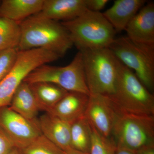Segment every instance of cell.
Returning a JSON list of instances; mask_svg holds the SVG:
<instances>
[{
	"label": "cell",
	"mask_w": 154,
	"mask_h": 154,
	"mask_svg": "<svg viewBox=\"0 0 154 154\" xmlns=\"http://www.w3.org/2000/svg\"><path fill=\"white\" fill-rule=\"evenodd\" d=\"M21 37L17 49L47 50L63 57L73 45L68 31L61 22L39 13L19 22Z\"/></svg>",
	"instance_id": "6da1fadb"
},
{
	"label": "cell",
	"mask_w": 154,
	"mask_h": 154,
	"mask_svg": "<svg viewBox=\"0 0 154 154\" xmlns=\"http://www.w3.org/2000/svg\"><path fill=\"white\" fill-rule=\"evenodd\" d=\"M107 97L119 112L154 116L153 95L119 61L114 93Z\"/></svg>",
	"instance_id": "7a4b0ae2"
},
{
	"label": "cell",
	"mask_w": 154,
	"mask_h": 154,
	"mask_svg": "<svg viewBox=\"0 0 154 154\" xmlns=\"http://www.w3.org/2000/svg\"><path fill=\"white\" fill-rule=\"evenodd\" d=\"M79 51L109 48L116 32L103 14L87 10L73 20L61 22Z\"/></svg>",
	"instance_id": "3957f363"
},
{
	"label": "cell",
	"mask_w": 154,
	"mask_h": 154,
	"mask_svg": "<svg viewBox=\"0 0 154 154\" xmlns=\"http://www.w3.org/2000/svg\"><path fill=\"white\" fill-rule=\"evenodd\" d=\"M80 51L90 95L111 96L115 90L119 60L109 48Z\"/></svg>",
	"instance_id": "277c9868"
},
{
	"label": "cell",
	"mask_w": 154,
	"mask_h": 154,
	"mask_svg": "<svg viewBox=\"0 0 154 154\" xmlns=\"http://www.w3.org/2000/svg\"><path fill=\"white\" fill-rule=\"evenodd\" d=\"M112 138L116 147L135 152L143 148L154 146V116L117 111Z\"/></svg>",
	"instance_id": "5b68a950"
},
{
	"label": "cell",
	"mask_w": 154,
	"mask_h": 154,
	"mask_svg": "<svg viewBox=\"0 0 154 154\" xmlns=\"http://www.w3.org/2000/svg\"><path fill=\"white\" fill-rule=\"evenodd\" d=\"M109 48L150 92L154 88V46L135 43L127 36L115 38Z\"/></svg>",
	"instance_id": "8992f818"
},
{
	"label": "cell",
	"mask_w": 154,
	"mask_h": 154,
	"mask_svg": "<svg viewBox=\"0 0 154 154\" xmlns=\"http://www.w3.org/2000/svg\"><path fill=\"white\" fill-rule=\"evenodd\" d=\"M23 82L29 85L42 82L52 83L68 92L90 95L86 82L82 55L80 51L66 66L42 65L31 72Z\"/></svg>",
	"instance_id": "52a82bcc"
},
{
	"label": "cell",
	"mask_w": 154,
	"mask_h": 154,
	"mask_svg": "<svg viewBox=\"0 0 154 154\" xmlns=\"http://www.w3.org/2000/svg\"><path fill=\"white\" fill-rule=\"evenodd\" d=\"M60 57L54 53L40 48L18 51L13 68L0 82V108L9 106L19 85L33 70Z\"/></svg>",
	"instance_id": "ba28073f"
},
{
	"label": "cell",
	"mask_w": 154,
	"mask_h": 154,
	"mask_svg": "<svg viewBox=\"0 0 154 154\" xmlns=\"http://www.w3.org/2000/svg\"><path fill=\"white\" fill-rule=\"evenodd\" d=\"M0 128L10 137L14 146L21 149L42 135L37 118L27 119L9 106L0 108Z\"/></svg>",
	"instance_id": "9c48e42d"
},
{
	"label": "cell",
	"mask_w": 154,
	"mask_h": 154,
	"mask_svg": "<svg viewBox=\"0 0 154 154\" xmlns=\"http://www.w3.org/2000/svg\"><path fill=\"white\" fill-rule=\"evenodd\" d=\"M117 111L107 96L91 94L84 116L99 133L110 138Z\"/></svg>",
	"instance_id": "30bf717a"
},
{
	"label": "cell",
	"mask_w": 154,
	"mask_h": 154,
	"mask_svg": "<svg viewBox=\"0 0 154 154\" xmlns=\"http://www.w3.org/2000/svg\"><path fill=\"white\" fill-rule=\"evenodd\" d=\"M127 36L141 45L154 46V4L146 3L125 29Z\"/></svg>",
	"instance_id": "8fae6325"
},
{
	"label": "cell",
	"mask_w": 154,
	"mask_h": 154,
	"mask_svg": "<svg viewBox=\"0 0 154 154\" xmlns=\"http://www.w3.org/2000/svg\"><path fill=\"white\" fill-rule=\"evenodd\" d=\"M42 134L64 152L72 149L71 145V123L45 113L37 119Z\"/></svg>",
	"instance_id": "7c38bea8"
},
{
	"label": "cell",
	"mask_w": 154,
	"mask_h": 154,
	"mask_svg": "<svg viewBox=\"0 0 154 154\" xmlns=\"http://www.w3.org/2000/svg\"><path fill=\"white\" fill-rule=\"evenodd\" d=\"M87 10L85 0H44L39 14L59 22L73 20Z\"/></svg>",
	"instance_id": "4fadbf2b"
},
{
	"label": "cell",
	"mask_w": 154,
	"mask_h": 154,
	"mask_svg": "<svg viewBox=\"0 0 154 154\" xmlns=\"http://www.w3.org/2000/svg\"><path fill=\"white\" fill-rule=\"evenodd\" d=\"M89 96L79 92H69L47 113L72 124L85 114Z\"/></svg>",
	"instance_id": "5bb4252c"
},
{
	"label": "cell",
	"mask_w": 154,
	"mask_h": 154,
	"mask_svg": "<svg viewBox=\"0 0 154 154\" xmlns=\"http://www.w3.org/2000/svg\"><path fill=\"white\" fill-rule=\"evenodd\" d=\"M145 0H116L102 13L116 33L125 30L127 26L146 3Z\"/></svg>",
	"instance_id": "9a60e30c"
},
{
	"label": "cell",
	"mask_w": 154,
	"mask_h": 154,
	"mask_svg": "<svg viewBox=\"0 0 154 154\" xmlns=\"http://www.w3.org/2000/svg\"><path fill=\"white\" fill-rule=\"evenodd\" d=\"M44 0H3L0 17L19 22L41 12Z\"/></svg>",
	"instance_id": "2e32d148"
},
{
	"label": "cell",
	"mask_w": 154,
	"mask_h": 154,
	"mask_svg": "<svg viewBox=\"0 0 154 154\" xmlns=\"http://www.w3.org/2000/svg\"><path fill=\"white\" fill-rule=\"evenodd\" d=\"M9 107L16 113L30 120L36 119L39 111L30 85L24 82L14 94Z\"/></svg>",
	"instance_id": "e0dca14e"
},
{
	"label": "cell",
	"mask_w": 154,
	"mask_h": 154,
	"mask_svg": "<svg viewBox=\"0 0 154 154\" xmlns=\"http://www.w3.org/2000/svg\"><path fill=\"white\" fill-rule=\"evenodd\" d=\"M30 89L38 104L39 110L48 112L68 93L59 86L48 82L30 84Z\"/></svg>",
	"instance_id": "ac0fdd59"
},
{
	"label": "cell",
	"mask_w": 154,
	"mask_h": 154,
	"mask_svg": "<svg viewBox=\"0 0 154 154\" xmlns=\"http://www.w3.org/2000/svg\"><path fill=\"white\" fill-rule=\"evenodd\" d=\"M91 138V125L85 116L72 123L71 127V145L72 149L89 153Z\"/></svg>",
	"instance_id": "d6986e66"
},
{
	"label": "cell",
	"mask_w": 154,
	"mask_h": 154,
	"mask_svg": "<svg viewBox=\"0 0 154 154\" xmlns=\"http://www.w3.org/2000/svg\"><path fill=\"white\" fill-rule=\"evenodd\" d=\"M20 37L19 23L0 17V51L9 48H17Z\"/></svg>",
	"instance_id": "ffe728a7"
},
{
	"label": "cell",
	"mask_w": 154,
	"mask_h": 154,
	"mask_svg": "<svg viewBox=\"0 0 154 154\" xmlns=\"http://www.w3.org/2000/svg\"><path fill=\"white\" fill-rule=\"evenodd\" d=\"M90 125L92 138L89 154H115L116 146L113 138L103 136Z\"/></svg>",
	"instance_id": "44dd1931"
},
{
	"label": "cell",
	"mask_w": 154,
	"mask_h": 154,
	"mask_svg": "<svg viewBox=\"0 0 154 154\" xmlns=\"http://www.w3.org/2000/svg\"><path fill=\"white\" fill-rule=\"evenodd\" d=\"M22 150L23 154H66L42 134Z\"/></svg>",
	"instance_id": "7402d4cb"
},
{
	"label": "cell",
	"mask_w": 154,
	"mask_h": 154,
	"mask_svg": "<svg viewBox=\"0 0 154 154\" xmlns=\"http://www.w3.org/2000/svg\"><path fill=\"white\" fill-rule=\"evenodd\" d=\"M17 48L0 51V82L10 72L15 64L18 55Z\"/></svg>",
	"instance_id": "603a6c76"
},
{
	"label": "cell",
	"mask_w": 154,
	"mask_h": 154,
	"mask_svg": "<svg viewBox=\"0 0 154 154\" xmlns=\"http://www.w3.org/2000/svg\"><path fill=\"white\" fill-rule=\"evenodd\" d=\"M15 147L10 137L0 128V154H8Z\"/></svg>",
	"instance_id": "cb8c5ba5"
},
{
	"label": "cell",
	"mask_w": 154,
	"mask_h": 154,
	"mask_svg": "<svg viewBox=\"0 0 154 154\" xmlns=\"http://www.w3.org/2000/svg\"><path fill=\"white\" fill-rule=\"evenodd\" d=\"M86 8L89 11L100 12L109 2L108 0H85Z\"/></svg>",
	"instance_id": "d4e9b609"
},
{
	"label": "cell",
	"mask_w": 154,
	"mask_h": 154,
	"mask_svg": "<svg viewBox=\"0 0 154 154\" xmlns=\"http://www.w3.org/2000/svg\"><path fill=\"white\" fill-rule=\"evenodd\" d=\"M136 154H154V146L145 147L136 152Z\"/></svg>",
	"instance_id": "484cf974"
},
{
	"label": "cell",
	"mask_w": 154,
	"mask_h": 154,
	"mask_svg": "<svg viewBox=\"0 0 154 154\" xmlns=\"http://www.w3.org/2000/svg\"><path fill=\"white\" fill-rule=\"evenodd\" d=\"M115 154H136L135 152L128 149L116 147Z\"/></svg>",
	"instance_id": "4316f807"
},
{
	"label": "cell",
	"mask_w": 154,
	"mask_h": 154,
	"mask_svg": "<svg viewBox=\"0 0 154 154\" xmlns=\"http://www.w3.org/2000/svg\"><path fill=\"white\" fill-rule=\"evenodd\" d=\"M65 153L66 154H89L88 153L84 152L73 149H70L68 151L65 152Z\"/></svg>",
	"instance_id": "83f0119b"
},
{
	"label": "cell",
	"mask_w": 154,
	"mask_h": 154,
	"mask_svg": "<svg viewBox=\"0 0 154 154\" xmlns=\"http://www.w3.org/2000/svg\"><path fill=\"white\" fill-rule=\"evenodd\" d=\"M8 154H23L22 149L15 147Z\"/></svg>",
	"instance_id": "f1b7e54d"
},
{
	"label": "cell",
	"mask_w": 154,
	"mask_h": 154,
	"mask_svg": "<svg viewBox=\"0 0 154 154\" xmlns=\"http://www.w3.org/2000/svg\"><path fill=\"white\" fill-rule=\"evenodd\" d=\"M1 1H0V4H1Z\"/></svg>",
	"instance_id": "f546056e"
}]
</instances>
